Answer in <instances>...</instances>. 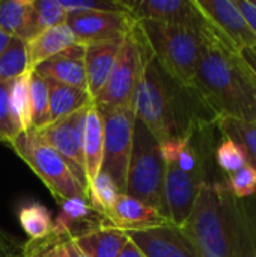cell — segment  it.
I'll return each mask as SVG.
<instances>
[{
	"label": "cell",
	"mask_w": 256,
	"mask_h": 257,
	"mask_svg": "<svg viewBox=\"0 0 256 257\" xmlns=\"http://www.w3.org/2000/svg\"><path fill=\"white\" fill-rule=\"evenodd\" d=\"M106 220L112 227L125 233L170 223L160 211L128 194H119L112 209L106 214Z\"/></svg>",
	"instance_id": "9a60e30c"
},
{
	"label": "cell",
	"mask_w": 256,
	"mask_h": 257,
	"mask_svg": "<svg viewBox=\"0 0 256 257\" xmlns=\"http://www.w3.org/2000/svg\"><path fill=\"white\" fill-rule=\"evenodd\" d=\"M119 257H145V254H143L131 241H128V242L125 244V247L122 248Z\"/></svg>",
	"instance_id": "8d00e7d4"
},
{
	"label": "cell",
	"mask_w": 256,
	"mask_h": 257,
	"mask_svg": "<svg viewBox=\"0 0 256 257\" xmlns=\"http://www.w3.org/2000/svg\"><path fill=\"white\" fill-rule=\"evenodd\" d=\"M78 248L88 257H119L122 248L130 241L127 233L104 223L74 236Z\"/></svg>",
	"instance_id": "e0dca14e"
},
{
	"label": "cell",
	"mask_w": 256,
	"mask_h": 257,
	"mask_svg": "<svg viewBox=\"0 0 256 257\" xmlns=\"http://www.w3.org/2000/svg\"><path fill=\"white\" fill-rule=\"evenodd\" d=\"M240 56L243 57V60L249 65V68L252 69V72L255 74L256 77V45L243 48L241 51H238Z\"/></svg>",
	"instance_id": "d590c367"
},
{
	"label": "cell",
	"mask_w": 256,
	"mask_h": 257,
	"mask_svg": "<svg viewBox=\"0 0 256 257\" xmlns=\"http://www.w3.org/2000/svg\"><path fill=\"white\" fill-rule=\"evenodd\" d=\"M205 17L228 38L237 51L256 45V35L235 0H196Z\"/></svg>",
	"instance_id": "4fadbf2b"
},
{
	"label": "cell",
	"mask_w": 256,
	"mask_h": 257,
	"mask_svg": "<svg viewBox=\"0 0 256 257\" xmlns=\"http://www.w3.org/2000/svg\"><path fill=\"white\" fill-rule=\"evenodd\" d=\"M124 3L136 21H163L202 35L214 30V24L199 9L196 0H124Z\"/></svg>",
	"instance_id": "9c48e42d"
},
{
	"label": "cell",
	"mask_w": 256,
	"mask_h": 257,
	"mask_svg": "<svg viewBox=\"0 0 256 257\" xmlns=\"http://www.w3.org/2000/svg\"><path fill=\"white\" fill-rule=\"evenodd\" d=\"M21 257H88L71 233L53 230L42 239H29L21 247Z\"/></svg>",
	"instance_id": "7402d4cb"
},
{
	"label": "cell",
	"mask_w": 256,
	"mask_h": 257,
	"mask_svg": "<svg viewBox=\"0 0 256 257\" xmlns=\"http://www.w3.org/2000/svg\"><path fill=\"white\" fill-rule=\"evenodd\" d=\"M30 71L15 78L9 84V105L12 117L21 133L32 130V108H30Z\"/></svg>",
	"instance_id": "cb8c5ba5"
},
{
	"label": "cell",
	"mask_w": 256,
	"mask_h": 257,
	"mask_svg": "<svg viewBox=\"0 0 256 257\" xmlns=\"http://www.w3.org/2000/svg\"><path fill=\"white\" fill-rule=\"evenodd\" d=\"M48 102H50V123L57 122L81 108L94 104L88 90L69 87L48 81Z\"/></svg>",
	"instance_id": "44dd1931"
},
{
	"label": "cell",
	"mask_w": 256,
	"mask_h": 257,
	"mask_svg": "<svg viewBox=\"0 0 256 257\" xmlns=\"http://www.w3.org/2000/svg\"><path fill=\"white\" fill-rule=\"evenodd\" d=\"M250 2H252V3H253V5L256 6V0H250Z\"/></svg>",
	"instance_id": "f35d334b"
},
{
	"label": "cell",
	"mask_w": 256,
	"mask_h": 257,
	"mask_svg": "<svg viewBox=\"0 0 256 257\" xmlns=\"http://www.w3.org/2000/svg\"><path fill=\"white\" fill-rule=\"evenodd\" d=\"M122 41L124 39L84 44L88 93L92 96V101H94L95 95L103 89L110 72L113 71Z\"/></svg>",
	"instance_id": "2e32d148"
},
{
	"label": "cell",
	"mask_w": 256,
	"mask_h": 257,
	"mask_svg": "<svg viewBox=\"0 0 256 257\" xmlns=\"http://www.w3.org/2000/svg\"><path fill=\"white\" fill-rule=\"evenodd\" d=\"M164 175L166 164L161 155L160 142L149 128L136 117L125 194L155 208L167 218L164 203Z\"/></svg>",
	"instance_id": "277c9868"
},
{
	"label": "cell",
	"mask_w": 256,
	"mask_h": 257,
	"mask_svg": "<svg viewBox=\"0 0 256 257\" xmlns=\"http://www.w3.org/2000/svg\"><path fill=\"white\" fill-rule=\"evenodd\" d=\"M0 30L29 42L33 38V0H0Z\"/></svg>",
	"instance_id": "ffe728a7"
},
{
	"label": "cell",
	"mask_w": 256,
	"mask_h": 257,
	"mask_svg": "<svg viewBox=\"0 0 256 257\" xmlns=\"http://www.w3.org/2000/svg\"><path fill=\"white\" fill-rule=\"evenodd\" d=\"M136 23L130 12H75L66 18V26L80 44L124 39Z\"/></svg>",
	"instance_id": "8fae6325"
},
{
	"label": "cell",
	"mask_w": 256,
	"mask_h": 257,
	"mask_svg": "<svg viewBox=\"0 0 256 257\" xmlns=\"http://www.w3.org/2000/svg\"><path fill=\"white\" fill-rule=\"evenodd\" d=\"M74 44H77V38L66 26V23L41 32L33 39L26 42L30 69L36 68L44 60L59 54Z\"/></svg>",
	"instance_id": "ac0fdd59"
},
{
	"label": "cell",
	"mask_w": 256,
	"mask_h": 257,
	"mask_svg": "<svg viewBox=\"0 0 256 257\" xmlns=\"http://www.w3.org/2000/svg\"><path fill=\"white\" fill-rule=\"evenodd\" d=\"M152 51L137 23L121 45L116 63L103 89L95 95L97 108H124L134 111V104L145 66Z\"/></svg>",
	"instance_id": "5b68a950"
},
{
	"label": "cell",
	"mask_w": 256,
	"mask_h": 257,
	"mask_svg": "<svg viewBox=\"0 0 256 257\" xmlns=\"http://www.w3.org/2000/svg\"><path fill=\"white\" fill-rule=\"evenodd\" d=\"M193 86L219 119L256 122L255 74L217 27L207 36Z\"/></svg>",
	"instance_id": "3957f363"
},
{
	"label": "cell",
	"mask_w": 256,
	"mask_h": 257,
	"mask_svg": "<svg viewBox=\"0 0 256 257\" xmlns=\"http://www.w3.org/2000/svg\"><path fill=\"white\" fill-rule=\"evenodd\" d=\"M9 84L0 83V142L11 145L21 133L17 126L9 105Z\"/></svg>",
	"instance_id": "d6a6232c"
},
{
	"label": "cell",
	"mask_w": 256,
	"mask_h": 257,
	"mask_svg": "<svg viewBox=\"0 0 256 257\" xmlns=\"http://www.w3.org/2000/svg\"><path fill=\"white\" fill-rule=\"evenodd\" d=\"M32 71L27 59L26 42L11 38L5 51L0 54V83H11L15 78Z\"/></svg>",
	"instance_id": "d4e9b609"
},
{
	"label": "cell",
	"mask_w": 256,
	"mask_h": 257,
	"mask_svg": "<svg viewBox=\"0 0 256 257\" xmlns=\"http://www.w3.org/2000/svg\"><path fill=\"white\" fill-rule=\"evenodd\" d=\"M235 3L256 35V6L250 0H235Z\"/></svg>",
	"instance_id": "e575fe53"
},
{
	"label": "cell",
	"mask_w": 256,
	"mask_h": 257,
	"mask_svg": "<svg viewBox=\"0 0 256 257\" xmlns=\"http://www.w3.org/2000/svg\"><path fill=\"white\" fill-rule=\"evenodd\" d=\"M154 57L175 77L193 84L195 69L208 35L155 20L137 21ZM216 29V27H214Z\"/></svg>",
	"instance_id": "8992f818"
},
{
	"label": "cell",
	"mask_w": 256,
	"mask_h": 257,
	"mask_svg": "<svg viewBox=\"0 0 256 257\" xmlns=\"http://www.w3.org/2000/svg\"><path fill=\"white\" fill-rule=\"evenodd\" d=\"M180 227L199 257H256V196L237 199L219 178L201 188Z\"/></svg>",
	"instance_id": "6da1fadb"
},
{
	"label": "cell",
	"mask_w": 256,
	"mask_h": 257,
	"mask_svg": "<svg viewBox=\"0 0 256 257\" xmlns=\"http://www.w3.org/2000/svg\"><path fill=\"white\" fill-rule=\"evenodd\" d=\"M119 194L122 193L119 191L113 179L103 172H100L98 176L88 187V199L91 205L104 217L112 209Z\"/></svg>",
	"instance_id": "f1b7e54d"
},
{
	"label": "cell",
	"mask_w": 256,
	"mask_h": 257,
	"mask_svg": "<svg viewBox=\"0 0 256 257\" xmlns=\"http://www.w3.org/2000/svg\"><path fill=\"white\" fill-rule=\"evenodd\" d=\"M217 128L222 136L231 139L243 149L249 164L256 169V122L220 117L217 119Z\"/></svg>",
	"instance_id": "603a6c76"
},
{
	"label": "cell",
	"mask_w": 256,
	"mask_h": 257,
	"mask_svg": "<svg viewBox=\"0 0 256 257\" xmlns=\"http://www.w3.org/2000/svg\"><path fill=\"white\" fill-rule=\"evenodd\" d=\"M66 18L68 12L60 0H33V38L47 29L65 24Z\"/></svg>",
	"instance_id": "83f0119b"
},
{
	"label": "cell",
	"mask_w": 256,
	"mask_h": 257,
	"mask_svg": "<svg viewBox=\"0 0 256 257\" xmlns=\"http://www.w3.org/2000/svg\"><path fill=\"white\" fill-rule=\"evenodd\" d=\"M214 161H216V166L220 170V173H223L225 176L235 173L249 164L247 157L243 152V149L225 136L220 137V140L216 146Z\"/></svg>",
	"instance_id": "f546056e"
},
{
	"label": "cell",
	"mask_w": 256,
	"mask_h": 257,
	"mask_svg": "<svg viewBox=\"0 0 256 257\" xmlns=\"http://www.w3.org/2000/svg\"><path fill=\"white\" fill-rule=\"evenodd\" d=\"M68 14L75 12H128L124 0H60Z\"/></svg>",
	"instance_id": "1f68e13d"
},
{
	"label": "cell",
	"mask_w": 256,
	"mask_h": 257,
	"mask_svg": "<svg viewBox=\"0 0 256 257\" xmlns=\"http://www.w3.org/2000/svg\"><path fill=\"white\" fill-rule=\"evenodd\" d=\"M88 108H81L57 122H51L41 130H35L36 134L50 148H53L69 166L74 176L86 188L84 160H83V133Z\"/></svg>",
	"instance_id": "30bf717a"
},
{
	"label": "cell",
	"mask_w": 256,
	"mask_h": 257,
	"mask_svg": "<svg viewBox=\"0 0 256 257\" xmlns=\"http://www.w3.org/2000/svg\"><path fill=\"white\" fill-rule=\"evenodd\" d=\"M225 182L231 194L237 199H250L256 196V169L250 164L225 176Z\"/></svg>",
	"instance_id": "4dcf8cb0"
},
{
	"label": "cell",
	"mask_w": 256,
	"mask_h": 257,
	"mask_svg": "<svg viewBox=\"0 0 256 257\" xmlns=\"http://www.w3.org/2000/svg\"><path fill=\"white\" fill-rule=\"evenodd\" d=\"M103 116L101 172L113 179L122 194L127 187V170L133 149L136 114L124 108H98Z\"/></svg>",
	"instance_id": "ba28073f"
},
{
	"label": "cell",
	"mask_w": 256,
	"mask_h": 257,
	"mask_svg": "<svg viewBox=\"0 0 256 257\" xmlns=\"http://www.w3.org/2000/svg\"><path fill=\"white\" fill-rule=\"evenodd\" d=\"M33 71L48 81L88 90L84 44L77 42L68 47L59 54L39 63Z\"/></svg>",
	"instance_id": "5bb4252c"
},
{
	"label": "cell",
	"mask_w": 256,
	"mask_h": 257,
	"mask_svg": "<svg viewBox=\"0 0 256 257\" xmlns=\"http://www.w3.org/2000/svg\"><path fill=\"white\" fill-rule=\"evenodd\" d=\"M20 226L32 239H42L53 232L51 212L41 203H27L18 211Z\"/></svg>",
	"instance_id": "484cf974"
},
{
	"label": "cell",
	"mask_w": 256,
	"mask_h": 257,
	"mask_svg": "<svg viewBox=\"0 0 256 257\" xmlns=\"http://www.w3.org/2000/svg\"><path fill=\"white\" fill-rule=\"evenodd\" d=\"M134 114L158 142L186 139L196 128L219 119L199 90L170 74L154 54L143 71Z\"/></svg>",
	"instance_id": "7a4b0ae2"
},
{
	"label": "cell",
	"mask_w": 256,
	"mask_h": 257,
	"mask_svg": "<svg viewBox=\"0 0 256 257\" xmlns=\"http://www.w3.org/2000/svg\"><path fill=\"white\" fill-rule=\"evenodd\" d=\"M0 257H21L17 244L0 229Z\"/></svg>",
	"instance_id": "836d02e7"
},
{
	"label": "cell",
	"mask_w": 256,
	"mask_h": 257,
	"mask_svg": "<svg viewBox=\"0 0 256 257\" xmlns=\"http://www.w3.org/2000/svg\"><path fill=\"white\" fill-rule=\"evenodd\" d=\"M11 38H12V36H9V35H6L5 32L0 30V54L5 51V48H6V45H8V42H9Z\"/></svg>",
	"instance_id": "74e56055"
},
{
	"label": "cell",
	"mask_w": 256,
	"mask_h": 257,
	"mask_svg": "<svg viewBox=\"0 0 256 257\" xmlns=\"http://www.w3.org/2000/svg\"><path fill=\"white\" fill-rule=\"evenodd\" d=\"M127 236L145 257H199L183 229L174 223L127 232Z\"/></svg>",
	"instance_id": "7c38bea8"
},
{
	"label": "cell",
	"mask_w": 256,
	"mask_h": 257,
	"mask_svg": "<svg viewBox=\"0 0 256 257\" xmlns=\"http://www.w3.org/2000/svg\"><path fill=\"white\" fill-rule=\"evenodd\" d=\"M30 108H32V130H41L50 123V102H48V83L30 71Z\"/></svg>",
	"instance_id": "4316f807"
},
{
	"label": "cell",
	"mask_w": 256,
	"mask_h": 257,
	"mask_svg": "<svg viewBox=\"0 0 256 257\" xmlns=\"http://www.w3.org/2000/svg\"><path fill=\"white\" fill-rule=\"evenodd\" d=\"M11 148L41 178L57 203L69 199L89 200L86 188L74 176L65 160L41 140L35 130L20 133Z\"/></svg>",
	"instance_id": "52a82bcc"
},
{
	"label": "cell",
	"mask_w": 256,
	"mask_h": 257,
	"mask_svg": "<svg viewBox=\"0 0 256 257\" xmlns=\"http://www.w3.org/2000/svg\"><path fill=\"white\" fill-rule=\"evenodd\" d=\"M83 160L86 185L98 176L103 164V116L92 104L88 107L83 133Z\"/></svg>",
	"instance_id": "d6986e66"
}]
</instances>
